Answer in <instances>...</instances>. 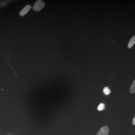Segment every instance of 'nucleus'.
Here are the masks:
<instances>
[{
    "instance_id": "nucleus-1",
    "label": "nucleus",
    "mask_w": 135,
    "mask_h": 135,
    "mask_svg": "<svg viewBox=\"0 0 135 135\" xmlns=\"http://www.w3.org/2000/svg\"><path fill=\"white\" fill-rule=\"evenodd\" d=\"M44 2L41 0H38L35 2L33 7V9L34 11L38 12L41 11L44 7Z\"/></svg>"
},
{
    "instance_id": "nucleus-2",
    "label": "nucleus",
    "mask_w": 135,
    "mask_h": 135,
    "mask_svg": "<svg viewBox=\"0 0 135 135\" xmlns=\"http://www.w3.org/2000/svg\"><path fill=\"white\" fill-rule=\"evenodd\" d=\"M109 128L106 126H104L98 132L96 135H109Z\"/></svg>"
},
{
    "instance_id": "nucleus-3",
    "label": "nucleus",
    "mask_w": 135,
    "mask_h": 135,
    "mask_svg": "<svg viewBox=\"0 0 135 135\" xmlns=\"http://www.w3.org/2000/svg\"><path fill=\"white\" fill-rule=\"evenodd\" d=\"M31 8H32V6L30 5H26L23 9L20 12L19 15L21 17H23L29 11Z\"/></svg>"
},
{
    "instance_id": "nucleus-4",
    "label": "nucleus",
    "mask_w": 135,
    "mask_h": 135,
    "mask_svg": "<svg viewBox=\"0 0 135 135\" xmlns=\"http://www.w3.org/2000/svg\"><path fill=\"white\" fill-rule=\"evenodd\" d=\"M135 44V35L133 36L131 38V40L129 42L128 47V48H130L133 47V45Z\"/></svg>"
},
{
    "instance_id": "nucleus-5",
    "label": "nucleus",
    "mask_w": 135,
    "mask_h": 135,
    "mask_svg": "<svg viewBox=\"0 0 135 135\" xmlns=\"http://www.w3.org/2000/svg\"><path fill=\"white\" fill-rule=\"evenodd\" d=\"M129 92L131 94H133L135 92V80L133 81L132 84L130 87Z\"/></svg>"
},
{
    "instance_id": "nucleus-6",
    "label": "nucleus",
    "mask_w": 135,
    "mask_h": 135,
    "mask_svg": "<svg viewBox=\"0 0 135 135\" xmlns=\"http://www.w3.org/2000/svg\"><path fill=\"white\" fill-rule=\"evenodd\" d=\"M103 91L104 94L106 95H109L111 93V91L110 90L109 87H105L103 90Z\"/></svg>"
},
{
    "instance_id": "nucleus-7",
    "label": "nucleus",
    "mask_w": 135,
    "mask_h": 135,
    "mask_svg": "<svg viewBox=\"0 0 135 135\" xmlns=\"http://www.w3.org/2000/svg\"><path fill=\"white\" fill-rule=\"evenodd\" d=\"M105 109V105L103 103H101L97 108V109L99 111L103 110Z\"/></svg>"
},
{
    "instance_id": "nucleus-8",
    "label": "nucleus",
    "mask_w": 135,
    "mask_h": 135,
    "mask_svg": "<svg viewBox=\"0 0 135 135\" xmlns=\"http://www.w3.org/2000/svg\"><path fill=\"white\" fill-rule=\"evenodd\" d=\"M132 123L133 125H135V116L134 117V119H133V121H132Z\"/></svg>"
},
{
    "instance_id": "nucleus-9",
    "label": "nucleus",
    "mask_w": 135,
    "mask_h": 135,
    "mask_svg": "<svg viewBox=\"0 0 135 135\" xmlns=\"http://www.w3.org/2000/svg\"></svg>"
}]
</instances>
